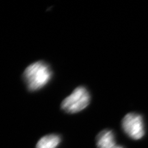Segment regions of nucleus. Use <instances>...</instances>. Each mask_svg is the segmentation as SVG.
<instances>
[{
	"mask_svg": "<svg viewBox=\"0 0 148 148\" xmlns=\"http://www.w3.org/2000/svg\"><path fill=\"white\" fill-rule=\"evenodd\" d=\"M122 125L123 131L133 140H140L145 135L143 119L140 114H127L122 120Z\"/></svg>",
	"mask_w": 148,
	"mask_h": 148,
	"instance_id": "obj_3",
	"label": "nucleus"
},
{
	"mask_svg": "<svg viewBox=\"0 0 148 148\" xmlns=\"http://www.w3.org/2000/svg\"><path fill=\"white\" fill-rule=\"evenodd\" d=\"M89 91L84 86H78L65 98L61 103V108L69 114H75L85 109L90 102Z\"/></svg>",
	"mask_w": 148,
	"mask_h": 148,
	"instance_id": "obj_2",
	"label": "nucleus"
},
{
	"mask_svg": "<svg viewBox=\"0 0 148 148\" xmlns=\"http://www.w3.org/2000/svg\"><path fill=\"white\" fill-rule=\"evenodd\" d=\"M96 145L98 148H124L117 145L114 133L109 130H104L98 134L96 137Z\"/></svg>",
	"mask_w": 148,
	"mask_h": 148,
	"instance_id": "obj_4",
	"label": "nucleus"
},
{
	"mask_svg": "<svg viewBox=\"0 0 148 148\" xmlns=\"http://www.w3.org/2000/svg\"><path fill=\"white\" fill-rule=\"evenodd\" d=\"M53 72L48 64L38 61L29 65L24 72L27 88L35 91L42 88L51 79Z\"/></svg>",
	"mask_w": 148,
	"mask_h": 148,
	"instance_id": "obj_1",
	"label": "nucleus"
},
{
	"mask_svg": "<svg viewBox=\"0 0 148 148\" xmlns=\"http://www.w3.org/2000/svg\"><path fill=\"white\" fill-rule=\"evenodd\" d=\"M61 141V138L58 135L51 134L40 139L36 148H57Z\"/></svg>",
	"mask_w": 148,
	"mask_h": 148,
	"instance_id": "obj_5",
	"label": "nucleus"
}]
</instances>
